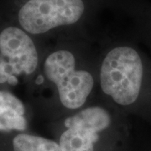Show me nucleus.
<instances>
[{
    "label": "nucleus",
    "instance_id": "1",
    "mask_svg": "<svg viewBox=\"0 0 151 151\" xmlns=\"http://www.w3.org/2000/svg\"><path fill=\"white\" fill-rule=\"evenodd\" d=\"M144 68L139 54L129 46H119L108 52L100 70L103 92L121 106L135 103L140 94Z\"/></svg>",
    "mask_w": 151,
    "mask_h": 151
},
{
    "label": "nucleus",
    "instance_id": "3",
    "mask_svg": "<svg viewBox=\"0 0 151 151\" xmlns=\"http://www.w3.org/2000/svg\"><path fill=\"white\" fill-rule=\"evenodd\" d=\"M43 73L56 86L60 103L69 109L82 107L94 86L92 76L76 70L74 55L65 50L49 55L44 61Z\"/></svg>",
    "mask_w": 151,
    "mask_h": 151
},
{
    "label": "nucleus",
    "instance_id": "2",
    "mask_svg": "<svg viewBox=\"0 0 151 151\" xmlns=\"http://www.w3.org/2000/svg\"><path fill=\"white\" fill-rule=\"evenodd\" d=\"M40 56L29 34L16 25L0 29V87L17 86L37 70Z\"/></svg>",
    "mask_w": 151,
    "mask_h": 151
},
{
    "label": "nucleus",
    "instance_id": "7",
    "mask_svg": "<svg viewBox=\"0 0 151 151\" xmlns=\"http://www.w3.org/2000/svg\"><path fill=\"white\" fill-rule=\"evenodd\" d=\"M101 134L97 130L84 127H65L60 135L58 143L63 151H96Z\"/></svg>",
    "mask_w": 151,
    "mask_h": 151
},
{
    "label": "nucleus",
    "instance_id": "5",
    "mask_svg": "<svg viewBox=\"0 0 151 151\" xmlns=\"http://www.w3.org/2000/svg\"><path fill=\"white\" fill-rule=\"evenodd\" d=\"M29 114L25 104L6 87H0V134L27 132Z\"/></svg>",
    "mask_w": 151,
    "mask_h": 151
},
{
    "label": "nucleus",
    "instance_id": "8",
    "mask_svg": "<svg viewBox=\"0 0 151 151\" xmlns=\"http://www.w3.org/2000/svg\"><path fill=\"white\" fill-rule=\"evenodd\" d=\"M109 113L100 107H91L81 110L65 120V127L79 126L92 129L103 133L111 125Z\"/></svg>",
    "mask_w": 151,
    "mask_h": 151
},
{
    "label": "nucleus",
    "instance_id": "6",
    "mask_svg": "<svg viewBox=\"0 0 151 151\" xmlns=\"http://www.w3.org/2000/svg\"><path fill=\"white\" fill-rule=\"evenodd\" d=\"M0 151H63L59 143L28 132L0 134Z\"/></svg>",
    "mask_w": 151,
    "mask_h": 151
},
{
    "label": "nucleus",
    "instance_id": "4",
    "mask_svg": "<svg viewBox=\"0 0 151 151\" xmlns=\"http://www.w3.org/2000/svg\"><path fill=\"white\" fill-rule=\"evenodd\" d=\"M85 11L83 0H26L17 13L19 26L30 35L74 24Z\"/></svg>",
    "mask_w": 151,
    "mask_h": 151
}]
</instances>
